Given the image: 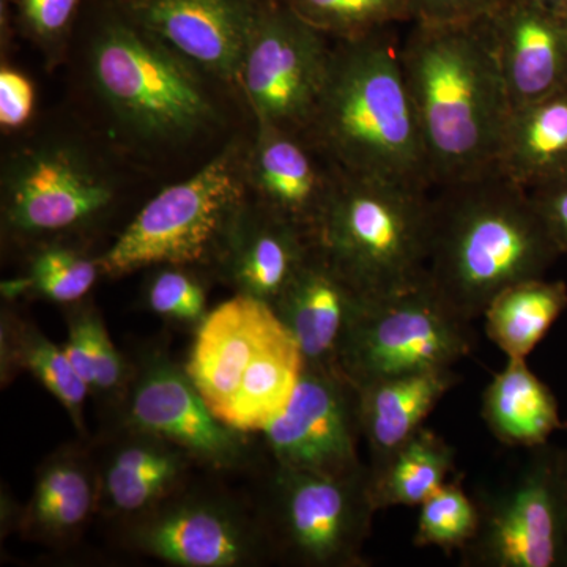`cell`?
<instances>
[{"mask_svg":"<svg viewBox=\"0 0 567 567\" xmlns=\"http://www.w3.org/2000/svg\"><path fill=\"white\" fill-rule=\"evenodd\" d=\"M401 61L432 188L495 171L511 103L484 18L413 21Z\"/></svg>","mask_w":567,"mask_h":567,"instance_id":"obj_1","label":"cell"},{"mask_svg":"<svg viewBox=\"0 0 567 567\" xmlns=\"http://www.w3.org/2000/svg\"><path fill=\"white\" fill-rule=\"evenodd\" d=\"M434 189L427 282L466 322L506 287L544 278L563 256L528 189L498 171Z\"/></svg>","mask_w":567,"mask_h":567,"instance_id":"obj_2","label":"cell"},{"mask_svg":"<svg viewBox=\"0 0 567 567\" xmlns=\"http://www.w3.org/2000/svg\"><path fill=\"white\" fill-rule=\"evenodd\" d=\"M305 134L341 173L434 189L394 28L333 40Z\"/></svg>","mask_w":567,"mask_h":567,"instance_id":"obj_3","label":"cell"},{"mask_svg":"<svg viewBox=\"0 0 567 567\" xmlns=\"http://www.w3.org/2000/svg\"><path fill=\"white\" fill-rule=\"evenodd\" d=\"M93 93L118 134L142 147H173L204 136L221 115L208 74L106 0L87 44Z\"/></svg>","mask_w":567,"mask_h":567,"instance_id":"obj_4","label":"cell"},{"mask_svg":"<svg viewBox=\"0 0 567 567\" xmlns=\"http://www.w3.org/2000/svg\"><path fill=\"white\" fill-rule=\"evenodd\" d=\"M303 368V353L275 309L240 293L196 328L185 364L213 415L244 434H262L282 415Z\"/></svg>","mask_w":567,"mask_h":567,"instance_id":"obj_5","label":"cell"},{"mask_svg":"<svg viewBox=\"0 0 567 567\" xmlns=\"http://www.w3.org/2000/svg\"><path fill=\"white\" fill-rule=\"evenodd\" d=\"M431 189L339 174L311 238L364 298L427 282Z\"/></svg>","mask_w":567,"mask_h":567,"instance_id":"obj_6","label":"cell"},{"mask_svg":"<svg viewBox=\"0 0 567 567\" xmlns=\"http://www.w3.org/2000/svg\"><path fill=\"white\" fill-rule=\"evenodd\" d=\"M245 159L246 148L234 142L192 177L156 194L99 256L102 274L121 278L158 265L215 267L251 199Z\"/></svg>","mask_w":567,"mask_h":567,"instance_id":"obj_7","label":"cell"},{"mask_svg":"<svg viewBox=\"0 0 567 567\" xmlns=\"http://www.w3.org/2000/svg\"><path fill=\"white\" fill-rule=\"evenodd\" d=\"M115 197L114 175L82 142L44 137L3 164V234L32 246L69 240L104 218Z\"/></svg>","mask_w":567,"mask_h":567,"instance_id":"obj_8","label":"cell"},{"mask_svg":"<svg viewBox=\"0 0 567 567\" xmlns=\"http://www.w3.org/2000/svg\"><path fill=\"white\" fill-rule=\"evenodd\" d=\"M377 507L371 470L324 475L276 465L260 522L271 554L306 567H360Z\"/></svg>","mask_w":567,"mask_h":567,"instance_id":"obj_9","label":"cell"},{"mask_svg":"<svg viewBox=\"0 0 567 567\" xmlns=\"http://www.w3.org/2000/svg\"><path fill=\"white\" fill-rule=\"evenodd\" d=\"M475 346L472 323L424 282L404 292L363 298L347 320L338 364L361 386L385 377L454 368Z\"/></svg>","mask_w":567,"mask_h":567,"instance_id":"obj_10","label":"cell"},{"mask_svg":"<svg viewBox=\"0 0 567 567\" xmlns=\"http://www.w3.org/2000/svg\"><path fill=\"white\" fill-rule=\"evenodd\" d=\"M509 484L476 498L480 527L461 551L472 567H559L567 527V447L546 443Z\"/></svg>","mask_w":567,"mask_h":567,"instance_id":"obj_11","label":"cell"},{"mask_svg":"<svg viewBox=\"0 0 567 567\" xmlns=\"http://www.w3.org/2000/svg\"><path fill=\"white\" fill-rule=\"evenodd\" d=\"M331 41L279 0L265 2L237 78L256 123L306 132L327 82Z\"/></svg>","mask_w":567,"mask_h":567,"instance_id":"obj_12","label":"cell"},{"mask_svg":"<svg viewBox=\"0 0 567 567\" xmlns=\"http://www.w3.org/2000/svg\"><path fill=\"white\" fill-rule=\"evenodd\" d=\"M123 425L159 436L212 470H237L251 461L244 432L221 423L185 368L162 350L142 353L121 399Z\"/></svg>","mask_w":567,"mask_h":567,"instance_id":"obj_13","label":"cell"},{"mask_svg":"<svg viewBox=\"0 0 567 567\" xmlns=\"http://www.w3.org/2000/svg\"><path fill=\"white\" fill-rule=\"evenodd\" d=\"M126 540L141 554L182 567L249 566L271 555L260 517L229 496L183 488L132 518Z\"/></svg>","mask_w":567,"mask_h":567,"instance_id":"obj_14","label":"cell"},{"mask_svg":"<svg viewBox=\"0 0 567 567\" xmlns=\"http://www.w3.org/2000/svg\"><path fill=\"white\" fill-rule=\"evenodd\" d=\"M276 465L324 475H350L365 464L358 388L338 364H305L282 415L262 432Z\"/></svg>","mask_w":567,"mask_h":567,"instance_id":"obj_15","label":"cell"},{"mask_svg":"<svg viewBox=\"0 0 567 567\" xmlns=\"http://www.w3.org/2000/svg\"><path fill=\"white\" fill-rule=\"evenodd\" d=\"M132 20L196 63L237 84L241 61L267 0H115Z\"/></svg>","mask_w":567,"mask_h":567,"instance_id":"obj_16","label":"cell"},{"mask_svg":"<svg viewBox=\"0 0 567 567\" xmlns=\"http://www.w3.org/2000/svg\"><path fill=\"white\" fill-rule=\"evenodd\" d=\"M256 125L245 159L249 194L311 235L341 171L305 133Z\"/></svg>","mask_w":567,"mask_h":567,"instance_id":"obj_17","label":"cell"},{"mask_svg":"<svg viewBox=\"0 0 567 567\" xmlns=\"http://www.w3.org/2000/svg\"><path fill=\"white\" fill-rule=\"evenodd\" d=\"M484 22L511 111L566 87V18L535 0H502Z\"/></svg>","mask_w":567,"mask_h":567,"instance_id":"obj_18","label":"cell"},{"mask_svg":"<svg viewBox=\"0 0 567 567\" xmlns=\"http://www.w3.org/2000/svg\"><path fill=\"white\" fill-rule=\"evenodd\" d=\"M312 249V238L257 200L235 221L215 268L235 293L274 305Z\"/></svg>","mask_w":567,"mask_h":567,"instance_id":"obj_19","label":"cell"},{"mask_svg":"<svg viewBox=\"0 0 567 567\" xmlns=\"http://www.w3.org/2000/svg\"><path fill=\"white\" fill-rule=\"evenodd\" d=\"M363 298L312 241L308 259L271 308L292 333L305 364L334 365L347 320Z\"/></svg>","mask_w":567,"mask_h":567,"instance_id":"obj_20","label":"cell"},{"mask_svg":"<svg viewBox=\"0 0 567 567\" xmlns=\"http://www.w3.org/2000/svg\"><path fill=\"white\" fill-rule=\"evenodd\" d=\"M193 458L159 436L126 429L99 466L100 511L132 520L183 486Z\"/></svg>","mask_w":567,"mask_h":567,"instance_id":"obj_21","label":"cell"},{"mask_svg":"<svg viewBox=\"0 0 567 567\" xmlns=\"http://www.w3.org/2000/svg\"><path fill=\"white\" fill-rule=\"evenodd\" d=\"M458 380L454 368H436L357 386L361 434L371 454V472L382 468L399 447L424 427V421Z\"/></svg>","mask_w":567,"mask_h":567,"instance_id":"obj_22","label":"cell"},{"mask_svg":"<svg viewBox=\"0 0 567 567\" xmlns=\"http://www.w3.org/2000/svg\"><path fill=\"white\" fill-rule=\"evenodd\" d=\"M495 169L525 189L567 177V85L511 111Z\"/></svg>","mask_w":567,"mask_h":567,"instance_id":"obj_23","label":"cell"},{"mask_svg":"<svg viewBox=\"0 0 567 567\" xmlns=\"http://www.w3.org/2000/svg\"><path fill=\"white\" fill-rule=\"evenodd\" d=\"M96 511L99 468L80 451L62 450L41 465L20 527L25 535L59 543L76 535Z\"/></svg>","mask_w":567,"mask_h":567,"instance_id":"obj_24","label":"cell"},{"mask_svg":"<svg viewBox=\"0 0 567 567\" xmlns=\"http://www.w3.org/2000/svg\"><path fill=\"white\" fill-rule=\"evenodd\" d=\"M481 416L491 434L509 447L535 450L566 429L557 398L527 360H507L484 390Z\"/></svg>","mask_w":567,"mask_h":567,"instance_id":"obj_25","label":"cell"},{"mask_svg":"<svg viewBox=\"0 0 567 567\" xmlns=\"http://www.w3.org/2000/svg\"><path fill=\"white\" fill-rule=\"evenodd\" d=\"M567 309V284L533 278L513 284L492 298L484 311L488 339L507 360H527Z\"/></svg>","mask_w":567,"mask_h":567,"instance_id":"obj_26","label":"cell"},{"mask_svg":"<svg viewBox=\"0 0 567 567\" xmlns=\"http://www.w3.org/2000/svg\"><path fill=\"white\" fill-rule=\"evenodd\" d=\"M28 371L66 410L71 421L84 431V404L91 388L71 364L63 347L50 341L35 324L3 312L2 374Z\"/></svg>","mask_w":567,"mask_h":567,"instance_id":"obj_27","label":"cell"},{"mask_svg":"<svg viewBox=\"0 0 567 567\" xmlns=\"http://www.w3.org/2000/svg\"><path fill=\"white\" fill-rule=\"evenodd\" d=\"M454 470L453 446L424 425L382 468L371 472V494L377 511L423 505L450 481Z\"/></svg>","mask_w":567,"mask_h":567,"instance_id":"obj_28","label":"cell"},{"mask_svg":"<svg viewBox=\"0 0 567 567\" xmlns=\"http://www.w3.org/2000/svg\"><path fill=\"white\" fill-rule=\"evenodd\" d=\"M99 257L66 240L33 246L24 270L2 282L6 298L39 297L59 305H76L102 276Z\"/></svg>","mask_w":567,"mask_h":567,"instance_id":"obj_29","label":"cell"},{"mask_svg":"<svg viewBox=\"0 0 567 567\" xmlns=\"http://www.w3.org/2000/svg\"><path fill=\"white\" fill-rule=\"evenodd\" d=\"M63 350L91 393L121 401L133 365L118 352L95 309L80 306L71 311Z\"/></svg>","mask_w":567,"mask_h":567,"instance_id":"obj_30","label":"cell"},{"mask_svg":"<svg viewBox=\"0 0 567 567\" xmlns=\"http://www.w3.org/2000/svg\"><path fill=\"white\" fill-rule=\"evenodd\" d=\"M331 40H350L413 22L410 0H279Z\"/></svg>","mask_w":567,"mask_h":567,"instance_id":"obj_31","label":"cell"},{"mask_svg":"<svg viewBox=\"0 0 567 567\" xmlns=\"http://www.w3.org/2000/svg\"><path fill=\"white\" fill-rule=\"evenodd\" d=\"M415 547H435L445 554L462 551L480 527V509L458 481H447L417 506Z\"/></svg>","mask_w":567,"mask_h":567,"instance_id":"obj_32","label":"cell"},{"mask_svg":"<svg viewBox=\"0 0 567 567\" xmlns=\"http://www.w3.org/2000/svg\"><path fill=\"white\" fill-rule=\"evenodd\" d=\"M145 286V306L153 315L183 324L199 327L207 311V292L204 282L185 265L153 267Z\"/></svg>","mask_w":567,"mask_h":567,"instance_id":"obj_33","label":"cell"},{"mask_svg":"<svg viewBox=\"0 0 567 567\" xmlns=\"http://www.w3.org/2000/svg\"><path fill=\"white\" fill-rule=\"evenodd\" d=\"M18 31L50 59L70 40L85 0H9Z\"/></svg>","mask_w":567,"mask_h":567,"instance_id":"obj_34","label":"cell"},{"mask_svg":"<svg viewBox=\"0 0 567 567\" xmlns=\"http://www.w3.org/2000/svg\"><path fill=\"white\" fill-rule=\"evenodd\" d=\"M35 110V87L20 70L3 65L0 70V126L3 132L20 130Z\"/></svg>","mask_w":567,"mask_h":567,"instance_id":"obj_35","label":"cell"},{"mask_svg":"<svg viewBox=\"0 0 567 567\" xmlns=\"http://www.w3.org/2000/svg\"><path fill=\"white\" fill-rule=\"evenodd\" d=\"M502 0H410L413 21L451 24L487 17Z\"/></svg>","mask_w":567,"mask_h":567,"instance_id":"obj_36","label":"cell"},{"mask_svg":"<svg viewBox=\"0 0 567 567\" xmlns=\"http://www.w3.org/2000/svg\"><path fill=\"white\" fill-rule=\"evenodd\" d=\"M536 210L543 216L563 256L567 254V177L528 189Z\"/></svg>","mask_w":567,"mask_h":567,"instance_id":"obj_37","label":"cell"},{"mask_svg":"<svg viewBox=\"0 0 567 567\" xmlns=\"http://www.w3.org/2000/svg\"><path fill=\"white\" fill-rule=\"evenodd\" d=\"M535 2L567 20V0H535Z\"/></svg>","mask_w":567,"mask_h":567,"instance_id":"obj_38","label":"cell"},{"mask_svg":"<svg viewBox=\"0 0 567 567\" xmlns=\"http://www.w3.org/2000/svg\"><path fill=\"white\" fill-rule=\"evenodd\" d=\"M567 567V527H566V536H565V546H563V555H561V566Z\"/></svg>","mask_w":567,"mask_h":567,"instance_id":"obj_39","label":"cell"},{"mask_svg":"<svg viewBox=\"0 0 567 567\" xmlns=\"http://www.w3.org/2000/svg\"><path fill=\"white\" fill-rule=\"evenodd\" d=\"M566 431H567V423H566Z\"/></svg>","mask_w":567,"mask_h":567,"instance_id":"obj_40","label":"cell"}]
</instances>
